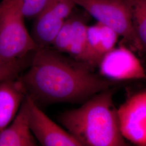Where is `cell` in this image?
<instances>
[{"label": "cell", "instance_id": "1", "mask_svg": "<svg viewBox=\"0 0 146 146\" xmlns=\"http://www.w3.org/2000/svg\"><path fill=\"white\" fill-rule=\"evenodd\" d=\"M48 47L34 52L30 68L21 78L37 104L78 102L108 90L112 83L83 63L74 62Z\"/></svg>", "mask_w": 146, "mask_h": 146}, {"label": "cell", "instance_id": "2", "mask_svg": "<svg viewBox=\"0 0 146 146\" xmlns=\"http://www.w3.org/2000/svg\"><path fill=\"white\" fill-rule=\"evenodd\" d=\"M59 121L82 146L127 145L109 89L92 96L78 108L64 112Z\"/></svg>", "mask_w": 146, "mask_h": 146}, {"label": "cell", "instance_id": "3", "mask_svg": "<svg viewBox=\"0 0 146 146\" xmlns=\"http://www.w3.org/2000/svg\"><path fill=\"white\" fill-rule=\"evenodd\" d=\"M25 16L13 0L0 3V60L23 58L40 48L25 23Z\"/></svg>", "mask_w": 146, "mask_h": 146}, {"label": "cell", "instance_id": "4", "mask_svg": "<svg viewBox=\"0 0 146 146\" xmlns=\"http://www.w3.org/2000/svg\"><path fill=\"white\" fill-rule=\"evenodd\" d=\"M98 22L109 27L122 37L131 48L142 50L131 12L123 0H74Z\"/></svg>", "mask_w": 146, "mask_h": 146}, {"label": "cell", "instance_id": "5", "mask_svg": "<svg viewBox=\"0 0 146 146\" xmlns=\"http://www.w3.org/2000/svg\"><path fill=\"white\" fill-rule=\"evenodd\" d=\"M74 0H50L35 17L32 36L40 48L52 45L55 38L69 18Z\"/></svg>", "mask_w": 146, "mask_h": 146}, {"label": "cell", "instance_id": "6", "mask_svg": "<svg viewBox=\"0 0 146 146\" xmlns=\"http://www.w3.org/2000/svg\"><path fill=\"white\" fill-rule=\"evenodd\" d=\"M117 111L125 139L137 146H146V90L131 96Z\"/></svg>", "mask_w": 146, "mask_h": 146}, {"label": "cell", "instance_id": "7", "mask_svg": "<svg viewBox=\"0 0 146 146\" xmlns=\"http://www.w3.org/2000/svg\"><path fill=\"white\" fill-rule=\"evenodd\" d=\"M100 73L107 80L123 81L146 78L140 61L124 46L114 48L105 54L98 64Z\"/></svg>", "mask_w": 146, "mask_h": 146}, {"label": "cell", "instance_id": "8", "mask_svg": "<svg viewBox=\"0 0 146 146\" xmlns=\"http://www.w3.org/2000/svg\"><path fill=\"white\" fill-rule=\"evenodd\" d=\"M27 97L30 107V128L33 134L41 145L82 146L68 131H64L46 115L28 94Z\"/></svg>", "mask_w": 146, "mask_h": 146}, {"label": "cell", "instance_id": "9", "mask_svg": "<svg viewBox=\"0 0 146 146\" xmlns=\"http://www.w3.org/2000/svg\"><path fill=\"white\" fill-rule=\"evenodd\" d=\"M30 107L27 97L13 120L0 131V146H35L37 142L29 125Z\"/></svg>", "mask_w": 146, "mask_h": 146}, {"label": "cell", "instance_id": "10", "mask_svg": "<svg viewBox=\"0 0 146 146\" xmlns=\"http://www.w3.org/2000/svg\"><path fill=\"white\" fill-rule=\"evenodd\" d=\"M27 95L22 78L0 82V131L14 120Z\"/></svg>", "mask_w": 146, "mask_h": 146}, {"label": "cell", "instance_id": "11", "mask_svg": "<svg viewBox=\"0 0 146 146\" xmlns=\"http://www.w3.org/2000/svg\"><path fill=\"white\" fill-rule=\"evenodd\" d=\"M88 51L86 65L90 68L98 66L105 54L115 47L120 36L109 27L98 22L88 26Z\"/></svg>", "mask_w": 146, "mask_h": 146}, {"label": "cell", "instance_id": "12", "mask_svg": "<svg viewBox=\"0 0 146 146\" xmlns=\"http://www.w3.org/2000/svg\"><path fill=\"white\" fill-rule=\"evenodd\" d=\"M72 36L69 54L78 62L86 64L88 51V26L84 21L72 18Z\"/></svg>", "mask_w": 146, "mask_h": 146}, {"label": "cell", "instance_id": "13", "mask_svg": "<svg viewBox=\"0 0 146 146\" xmlns=\"http://www.w3.org/2000/svg\"><path fill=\"white\" fill-rule=\"evenodd\" d=\"M131 12L136 35L146 52V0H123Z\"/></svg>", "mask_w": 146, "mask_h": 146}, {"label": "cell", "instance_id": "14", "mask_svg": "<svg viewBox=\"0 0 146 146\" xmlns=\"http://www.w3.org/2000/svg\"><path fill=\"white\" fill-rule=\"evenodd\" d=\"M33 56L29 54L23 58L9 61L0 60V82L19 77V75L30 66Z\"/></svg>", "mask_w": 146, "mask_h": 146}, {"label": "cell", "instance_id": "15", "mask_svg": "<svg viewBox=\"0 0 146 146\" xmlns=\"http://www.w3.org/2000/svg\"><path fill=\"white\" fill-rule=\"evenodd\" d=\"M72 36V18L68 19L55 38L52 45L55 50L60 52L68 53Z\"/></svg>", "mask_w": 146, "mask_h": 146}, {"label": "cell", "instance_id": "16", "mask_svg": "<svg viewBox=\"0 0 146 146\" xmlns=\"http://www.w3.org/2000/svg\"><path fill=\"white\" fill-rule=\"evenodd\" d=\"M25 17H36L50 0H13Z\"/></svg>", "mask_w": 146, "mask_h": 146}]
</instances>
